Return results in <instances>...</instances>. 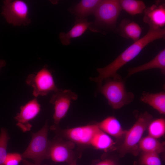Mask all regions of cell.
I'll return each mask as SVG.
<instances>
[{
	"label": "cell",
	"mask_w": 165,
	"mask_h": 165,
	"mask_svg": "<svg viewBox=\"0 0 165 165\" xmlns=\"http://www.w3.org/2000/svg\"><path fill=\"white\" fill-rule=\"evenodd\" d=\"M40 109L41 106L36 98L20 106V112L14 118L17 122L16 126L24 132L30 131L32 125L29 122L39 114Z\"/></svg>",
	"instance_id": "8fae6325"
},
{
	"label": "cell",
	"mask_w": 165,
	"mask_h": 165,
	"mask_svg": "<svg viewBox=\"0 0 165 165\" xmlns=\"http://www.w3.org/2000/svg\"><path fill=\"white\" fill-rule=\"evenodd\" d=\"M118 30L121 36L127 39H131L135 42L140 38L142 29L135 22L124 19L121 21Z\"/></svg>",
	"instance_id": "2e32d148"
},
{
	"label": "cell",
	"mask_w": 165,
	"mask_h": 165,
	"mask_svg": "<svg viewBox=\"0 0 165 165\" xmlns=\"http://www.w3.org/2000/svg\"><path fill=\"white\" fill-rule=\"evenodd\" d=\"M77 98V94L70 90L60 89L55 92L50 101L54 105L53 118L55 125H58L61 119L65 116L72 101L76 100Z\"/></svg>",
	"instance_id": "9c48e42d"
},
{
	"label": "cell",
	"mask_w": 165,
	"mask_h": 165,
	"mask_svg": "<svg viewBox=\"0 0 165 165\" xmlns=\"http://www.w3.org/2000/svg\"><path fill=\"white\" fill-rule=\"evenodd\" d=\"M95 165H115V164L112 160L106 159L97 163Z\"/></svg>",
	"instance_id": "484cf974"
},
{
	"label": "cell",
	"mask_w": 165,
	"mask_h": 165,
	"mask_svg": "<svg viewBox=\"0 0 165 165\" xmlns=\"http://www.w3.org/2000/svg\"><path fill=\"white\" fill-rule=\"evenodd\" d=\"M102 0H82L73 8V12L79 18H85L91 14H94Z\"/></svg>",
	"instance_id": "ac0fdd59"
},
{
	"label": "cell",
	"mask_w": 165,
	"mask_h": 165,
	"mask_svg": "<svg viewBox=\"0 0 165 165\" xmlns=\"http://www.w3.org/2000/svg\"><path fill=\"white\" fill-rule=\"evenodd\" d=\"M99 92L107 99L108 104L113 109H118L131 102L134 94L127 91L124 82L120 79L108 80L101 85Z\"/></svg>",
	"instance_id": "3957f363"
},
{
	"label": "cell",
	"mask_w": 165,
	"mask_h": 165,
	"mask_svg": "<svg viewBox=\"0 0 165 165\" xmlns=\"http://www.w3.org/2000/svg\"><path fill=\"white\" fill-rule=\"evenodd\" d=\"M140 100L146 103L157 110L161 114H165V93L162 91L156 93L144 92Z\"/></svg>",
	"instance_id": "e0dca14e"
},
{
	"label": "cell",
	"mask_w": 165,
	"mask_h": 165,
	"mask_svg": "<svg viewBox=\"0 0 165 165\" xmlns=\"http://www.w3.org/2000/svg\"><path fill=\"white\" fill-rule=\"evenodd\" d=\"M122 10L119 0H102L94 14L95 17V24L115 28Z\"/></svg>",
	"instance_id": "52a82bcc"
},
{
	"label": "cell",
	"mask_w": 165,
	"mask_h": 165,
	"mask_svg": "<svg viewBox=\"0 0 165 165\" xmlns=\"http://www.w3.org/2000/svg\"><path fill=\"white\" fill-rule=\"evenodd\" d=\"M114 144L109 135L100 129L94 137L90 145L96 149L107 151Z\"/></svg>",
	"instance_id": "ffe728a7"
},
{
	"label": "cell",
	"mask_w": 165,
	"mask_h": 165,
	"mask_svg": "<svg viewBox=\"0 0 165 165\" xmlns=\"http://www.w3.org/2000/svg\"><path fill=\"white\" fill-rule=\"evenodd\" d=\"M58 127L54 125L50 129L58 135L65 137L74 143L82 145H90L94 137L100 129L97 124L63 130Z\"/></svg>",
	"instance_id": "8992f818"
},
{
	"label": "cell",
	"mask_w": 165,
	"mask_h": 165,
	"mask_svg": "<svg viewBox=\"0 0 165 165\" xmlns=\"http://www.w3.org/2000/svg\"><path fill=\"white\" fill-rule=\"evenodd\" d=\"M22 161L24 165H41V164H35V163H31L28 161V160H27L25 159H23ZM44 165H46L45 164Z\"/></svg>",
	"instance_id": "4316f807"
},
{
	"label": "cell",
	"mask_w": 165,
	"mask_h": 165,
	"mask_svg": "<svg viewBox=\"0 0 165 165\" xmlns=\"http://www.w3.org/2000/svg\"><path fill=\"white\" fill-rule=\"evenodd\" d=\"M148 128V135L157 139L161 138L165 133V120L160 118L152 121Z\"/></svg>",
	"instance_id": "7402d4cb"
},
{
	"label": "cell",
	"mask_w": 165,
	"mask_h": 165,
	"mask_svg": "<svg viewBox=\"0 0 165 165\" xmlns=\"http://www.w3.org/2000/svg\"><path fill=\"white\" fill-rule=\"evenodd\" d=\"M139 164L140 165H162L159 154L143 152L140 157Z\"/></svg>",
	"instance_id": "cb8c5ba5"
},
{
	"label": "cell",
	"mask_w": 165,
	"mask_h": 165,
	"mask_svg": "<svg viewBox=\"0 0 165 165\" xmlns=\"http://www.w3.org/2000/svg\"><path fill=\"white\" fill-rule=\"evenodd\" d=\"M9 139L6 130L4 128H2L0 134V165H4L7 155V146Z\"/></svg>",
	"instance_id": "603a6c76"
},
{
	"label": "cell",
	"mask_w": 165,
	"mask_h": 165,
	"mask_svg": "<svg viewBox=\"0 0 165 165\" xmlns=\"http://www.w3.org/2000/svg\"><path fill=\"white\" fill-rule=\"evenodd\" d=\"M97 124L101 130L116 138L121 137L126 132L123 129L119 121L113 116H108Z\"/></svg>",
	"instance_id": "9a60e30c"
},
{
	"label": "cell",
	"mask_w": 165,
	"mask_h": 165,
	"mask_svg": "<svg viewBox=\"0 0 165 165\" xmlns=\"http://www.w3.org/2000/svg\"><path fill=\"white\" fill-rule=\"evenodd\" d=\"M26 82L33 88V95L36 97L46 96L60 89L55 83L51 72L45 66L37 72L28 75Z\"/></svg>",
	"instance_id": "ba28073f"
},
{
	"label": "cell",
	"mask_w": 165,
	"mask_h": 165,
	"mask_svg": "<svg viewBox=\"0 0 165 165\" xmlns=\"http://www.w3.org/2000/svg\"><path fill=\"white\" fill-rule=\"evenodd\" d=\"M154 68L159 69L165 74V49H163L151 60L137 67L130 68L128 71L127 77L137 73Z\"/></svg>",
	"instance_id": "5bb4252c"
},
{
	"label": "cell",
	"mask_w": 165,
	"mask_h": 165,
	"mask_svg": "<svg viewBox=\"0 0 165 165\" xmlns=\"http://www.w3.org/2000/svg\"><path fill=\"white\" fill-rule=\"evenodd\" d=\"M92 24L85 18H77L73 27L67 33L62 32L59 34V38L62 43L68 45L71 42V38L78 37L82 35Z\"/></svg>",
	"instance_id": "4fadbf2b"
},
{
	"label": "cell",
	"mask_w": 165,
	"mask_h": 165,
	"mask_svg": "<svg viewBox=\"0 0 165 165\" xmlns=\"http://www.w3.org/2000/svg\"><path fill=\"white\" fill-rule=\"evenodd\" d=\"M23 159L21 154L19 153H8L6 155L4 165H18Z\"/></svg>",
	"instance_id": "d4e9b609"
},
{
	"label": "cell",
	"mask_w": 165,
	"mask_h": 165,
	"mask_svg": "<svg viewBox=\"0 0 165 165\" xmlns=\"http://www.w3.org/2000/svg\"><path fill=\"white\" fill-rule=\"evenodd\" d=\"M69 164V165H77L76 163V160H74L73 161Z\"/></svg>",
	"instance_id": "f1b7e54d"
},
{
	"label": "cell",
	"mask_w": 165,
	"mask_h": 165,
	"mask_svg": "<svg viewBox=\"0 0 165 165\" xmlns=\"http://www.w3.org/2000/svg\"><path fill=\"white\" fill-rule=\"evenodd\" d=\"M48 124L46 122L38 132H31V141L21 154L23 159H31L34 161L35 163L40 164L43 160L50 159L49 150L50 141L48 139Z\"/></svg>",
	"instance_id": "7a4b0ae2"
},
{
	"label": "cell",
	"mask_w": 165,
	"mask_h": 165,
	"mask_svg": "<svg viewBox=\"0 0 165 165\" xmlns=\"http://www.w3.org/2000/svg\"><path fill=\"white\" fill-rule=\"evenodd\" d=\"M1 14L6 22L14 26H27L31 23L29 8L21 0H5L3 2Z\"/></svg>",
	"instance_id": "5b68a950"
},
{
	"label": "cell",
	"mask_w": 165,
	"mask_h": 165,
	"mask_svg": "<svg viewBox=\"0 0 165 165\" xmlns=\"http://www.w3.org/2000/svg\"><path fill=\"white\" fill-rule=\"evenodd\" d=\"M122 9L132 16L142 13L146 8L144 2L139 0H120Z\"/></svg>",
	"instance_id": "44dd1931"
},
{
	"label": "cell",
	"mask_w": 165,
	"mask_h": 165,
	"mask_svg": "<svg viewBox=\"0 0 165 165\" xmlns=\"http://www.w3.org/2000/svg\"><path fill=\"white\" fill-rule=\"evenodd\" d=\"M74 147V143L70 141H64L60 138H55L50 141V158L55 163L67 162L69 163L75 160L73 150Z\"/></svg>",
	"instance_id": "30bf717a"
},
{
	"label": "cell",
	"mask_w": 165,
	"mask_h": 165,
	"mask_svg": "<svg viewBox=\"0 0 165 165\" xmlns=\"http://www.w3.org/2000/svg\"><path fill=\"white\" fill-rule=\"evenodd\" d=\"M138 147L143 152H154L158 154L163 152L165 150L163 144L149 135L142 138Z\"/></svg>",
	"instance_id": "d6986e66"
},
{
	"label": "cell",
	"mask_w": 165,
	"mask_h": 165,
	"mask_svg": "<svg viewBox=\"0 0 165 165\" xmlns=\"http://www.w3.org/2000/svg\"><path fill=\"white\" fill-rule=\"evenodd\" d=\"M6 65V62L4 60H0V71L1 68L5 66Z\"/></svg>",
	"instance_id": "83f0119b"
},
{
	"label": "cell",
	"mask_w": 165,
	"mask_h": 165,
	"mask_svg": "<svg viewBox=\"0 0 165 165\" xmlns=\"http://www.w3.org/2000/svg\"><path fill=\"white\" fill-rule=\"evenodd\" d=\"M144 22L150 28H163L165 25V4L158 1L144 10Z\"/></svg>",
	"instance_id": "7c38bea8"
},
{
	"label": "cell",
	"mask_w": 165,
	"mask_h": 165,
	"mask_svg": "<svg viewBox=\"0 0 165 165\" xmlns=\"http://www.w3.org/2000/svg\"><path fill=\"white\" fill-rule=\"evenodd\" d=\"M152 119V116L147 112L141 114L133 125L126 131L120 149L122 156L127 153H134L138 148V144Z\"/></svg>",
	"instance_id": "277c9868"
},
{
	"label": "cell",
	"mask_w": 165,
	"mask_h": 165,
	"mask_svg": "<svg viewBox=\"0 0 165 165\" xmlns=\"http://www.w3.org/2000/svg\"><path fill=\"white\" fill-rule=\"evenodd\" d=\"M165 36L164 28H149L145 35L134 42L111 63L104 67L98 68L97 71L99 75L96 77L90 78V80L101 86L104 80L110 77L114 80L121 79L117 73L121 68L137 57L148 44L155 40L164 38Z\"/></svg>",
	"instance_id": "6da1fadb"
}]
</instances>
